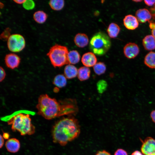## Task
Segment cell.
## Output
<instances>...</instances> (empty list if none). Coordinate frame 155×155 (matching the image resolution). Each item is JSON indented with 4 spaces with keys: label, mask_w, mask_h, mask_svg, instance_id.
Masks as SVG:
<instances>
[{
    "label": "cell",
    "mask_w": 155,
    "mask_h": 155,
    "mask_svg": "<svg viewBox=\"0 0 155 155\" xmlns=\"http://www.w3.org/2000/svg\"><path fill=\"white\" fill-rule=\"evenodd\" d=\"M36 108L38 114L47 119L64 115L75 114L78 111L75 100L67 99L58 101L47 94L39 96Z\"/></svg>",
    "instance_id": "cell-1"
},
{
    "label": "cell",
    "mask_w": 155,
    "mask_h": 155,
    "mask_svg": "<svg viewBox=\"0 0 155 155\" xmlns=\"http://www.w3.org/2000/svg\"><path fill=\"white\" fill-rule=\"evenodd\" d=\"M80 127L78 120L72 116L58 121L52 130L53 142L62 146L74 140L79 136Z\"/></svg>",
    "instance_id": "cell-2"
},
{
    "label": "cell",
    "mask_w": 155,
    "mask_h": 155,
    "mask_svg": "<svg viewBox=\"0 0 155 155\" xmlns=\"http://www.w3.org/2000/svg\"><path fill=\"white\" fill-rule=\"evenodd\" d=\"M7 123L9 125H11L13 131H17L21 135H31L35 132V127L28 114L19 113L11 118Z\"/></svg>",
    "instance_id": "cell-3"
},
{
    "label": "cell",
    "mask_w": 155,
    "mask_h": 155,
    "mask_svg": "<svg viewBox=\"0 0 155 155\" xmlns=\"http://www.w3.org/2000/svg\"><path fill=\"white\" fill-rule=\"evenodd\" d=\"M110 39L105 33L101 32L95 34L90 39L89 44L90 50L98 56L104 55L110 48Z\"/></svg>",
    "instance_id": "cell-4"
},
{
    "label": "cell",
    "mask_w": 155,
    "mask_h": 155,
    "mask_svg": "<svg viewBox=\"0 0 155 155\" xmlns=\"http://www.w3.org/2000/svg\"><path fill=\"white\" fill-rule=\"evenodd\" d=\"M67 47L55 44L50 49L47 55L51 64L55 67H60L68 64L67 55L68 53Z\"/></svg>",
    "instance_id": "cell-5"
},
{
    "label": "cell",
    "mask_w": 155,
    "mask_h": 155,
    "mask_svg": "<svg viewBox=\"0 0 155 155\" xmlns=\"http://www.w3.org/2000/svg\"><path fill=\"white\" fill-rule=\"evenodd\" d=\"M26 42L24 37L19 34L11 35L7 40V46L9 50L13 53L22 51L25 48Z\"/></svg>",
    "instance_id": "cell-6"
},
{
    "label": "cell",
    "mask_w": 155,
    "mask_h": 155,
    "mask_svg": "<svg viewBox=\"0 0 155 155\" xmlns=\"http://www.w3.org/2000/svg\"><path fill=\"white\" fill-rule=\"evenodd\" d=\"M142 142L141 151L144 155H155V139L148 137Z\"/></svg>",
    "instance_id": "cell-7"
},
{
    "label": "cell",
    "mask_w": 155,
    "mask_h": 155,
    "mask_svg": "<svg viewBox=\"0 0 155 155\" xmlns=\"http://www.w3.org/2000/svg\"><path fill=\"white\" fill-rule=\"evenodd\" d=\"M140 52L138 46L134 43L129 42L126 44L123 48V52L125 56L127 58H135Z\"/></svg>",
    "instance_id": "cell-8"
},
{
    "label": "cell",
    "mask_w": 155,
    "mask_h": 155,
    "mask_svg": "<svg viewBox=\"0 0 155 155\" xmlns=\"http://www.w3.org/2000/svg\"><path fill=\"white\" fill-rule=\"evenodd\" d=\"M5 61L8 67L13 69L18 67L20 63V59L16 54L10 53L5 55Z\"/></svg>",
    "instance_id": "cell-9"
},
{
    "label": "cell",
    "mask_w": 155,
    "mask_h": 155,
    "mask_svg": "<svg viewBox=\"0 0 155 155\" xmlns=\"http://www.w3.org/2000/svg\"><path fill=\"white\" fill-rule=\"evenodd\" d=\"M124 25L128 29L133 30L139 26V22L136 17L131 15L126 16L123 20Z\"/></svg>",
    "instance_id": "cell-10"
},
{
    "label": "cell",
    "mask_w": 155,
    "mask_h": 155,
    "mask_svg": "<svg viewBox=\"0 0 155 155\" xmlns=\"http://www.w3.org/2000/svg\"><path fill=\"white\" fill-rule=\"evenodd\" d=\"M81 61L82 64L85 67H91L96 64L97 59L94 53L88 52L83 55Z\"/></svg>",
    "instance_id": "cell-11"
},
{
    "label": "cell",
    "mask_w": 155,
    "mask_h": 155,
    "mask_svg": "<svg viewBox=\"0 0 155 155\" xmlns=\"http://www.w3.org/2000/svg\"><path fill=\"white\" fill-rule=\"evenodd\" d=\"M135 17L140 22L144 23L151 19L152 15L148 9L143 8L140 9L136 11Z\"/></svg>",
    "instance_id": "cell-12"
},
{
    "label": "cell",
    "mask_w": 155,
    "mask_h": 155,
    "mask_svg": "<svg viewBox=\"0 0 155 155\" xmlns=\"http://www.w3.org/2000/svg\"><path fill=\"white\" fill-rule=\"evenodd\" d=\"M5 146L8 151L15 153L19 151L20 144L18 140L15 138H12L8 140L6 142Z\"/></svg>",
    "instance_id": "cell-13"
},
{
    "label": "cell",
    "mask_w": 155,
    "mask_h": 155,
    "mask_svg": "<svg viewBox=\"0 0 155 155\" xmlns=\"http://www.w3.org/2000/svg\"><path fill=\"white\" fill-rule=\"evenodd\" d=\"M74 42L78 46L83 48L88 44L89 39L88 36L84 33H78L75 36L74 38Z\"/></svg>",
    "instance_id": "cell-14"
},
{
    "label": "cell",
    "mask_w": 155,
    "mask_h": 155,
    "mask_svg": "<svg viewBox=\"0 0 155 155\" xmlns=\"http://www.w3.org/2000/svg\"><path fill=\"white\" fill-rule=\"evenodd\" d=\"M142 44L144 49L148 51L155 49V38L152 35H148L142 40Z\"/></svg>",
    "instance_id": "cell-15"
},
{
    "label": "cell",
    "mask_w": 155,
    "mask_h": 155,
    "mask_svg": "<svg viewBox=\"0 0 155 155\" xmlns=\"http://www.w3.org/2000/svg\"><path fill=\"white\" fill-rule=\"evenodd\" d=\"M78 71L74 66L70 64L68 65L64 68V75L66 78L68 79L74 78L78 75Z\"/></svg>",
    "instance_id": "cell-16"
},
{
    "label": "cell",
    "mask_w": 155,
    "mask_h": 155,
    "mask_svg": "<svg viewBox=\"0 0 155 155\" xmlns=\"http://www.w3.org/2000/svg\"><path fill=\"white\" fill-rule=\"evenodd\" d=\"M145 64L151 69H155V52L151 51L145 56L144 61Z\"/></svg>",
    "instance_id": "cell-17"
},
{
    "label": "cell",
    "mask_w": 155,
    "mask_h": 155,
    "mask_svg": "<svg viewBox=\"0 0 155 155\" xmlns=\"http://www.w3.org/2000/svg\"><path fill=\"white\" fill-rule=\"evenodd\" d=\"M90 70L86 67H82L80 68L78 71V76L80 81L88 80L90 77Z\"/></svg>",
    "instance_id": "cell-18"
},
{
    "label": "cell",
    "mask_w": 155,
    "mask_h": 155,
    "mask_svg": "<svg viewBox=\"0 0 155 155\" xmlns=\"http://www.w3.org/2000/svg\"><path fill=\"white\" fill-rule=\"evenodd\" d=\"M120 30V28L117 24L112 23L109 25L107 31L109 37L114 38L117 36Z\"/></svg>",
    "instance_id": "cell-19"
},
{
    "label": "cell",
    "mask_w": 155,
    "mask_h": 155,
    "mask_svg": "<svg viewBox=\"0 0 155 155\" xmlns=\"http://www.w3.org/2000/svg\"><path fill=\"white\" fill-rule=\"evenodd\" d=\"M80 55L77 51L72 50L70 51L67 55L68 64H75L80 61Z\"/></svg>",
    "instance_id": "cell-20"
},
{
    "label": "cell",
    "mask_w": 155,
    "mask_h": 155,
    "mask_svg": "<svg viewBox=\"0 0 155 155\" xmlns=\"http://www.w3.org/2000/svg\"><path fill=\"white\" fill-rule=\"evenodd\" d=\"M67 81L66 78L63 74H59L56 75L54 78L53 84L59 88H62L66 85Z\"/></svg>",
    "instance_id": "cell-21"
},
{
    "label": "cell",
    "mask_w": 155,
    "mask_h": 155,
    "mask_svg": "<svg viewBox=\"0 0 155 155\" xmlns=\"http://www.w3.org/2000/svg\"><path fill=\"white\" fill-rule=\"evenodd\" d=\"M47 15L44 12L39 10L35 12L33 15L34 21L37 23L42 24L44 23L47 18Z\"/></svg>",
    "instance_id": "cell-22"
},
{
    "label": "cell",
    "mask_w": 155,
    "mask_h": 155,
    "mask_svg": "<svg viewBox=\"0 0 155 155\" xmlns=\"http://www.w3.org/2000/svg\"><path fill=\"white\" fill-rule=\"evenodd\" d=\"M51 8L53 10L59 11L63 7L64 1L63 0H51L49 3Z\"/></svg>",
    "instance_id": "cell-23"
},
{
    "label": "cell",
    "mask_w": 155,
    "mask_h": 155,
    "mask_svg": "<svg viewBox=\"0 0 155 155\" xmlns=\"http://www.w3.org/2000/svg\"><path fill=\"white\" fill-rule=\"evenodd\" d=\"M95 73L98 75H100L104 73L106 69V67L104 63L102 62L96 63L93 67Z\"/></svg>",
    "instance_id": "cell-24"
},
{
    "label": "cell",
    "mask_w": 155,
    "mask_h": 155,
    "mask_svg": "<svg viewBox=\"0 0 155 155\" xmlns=\"http://www.w3.org/2000/svg\"><path fill=\"white\" fill-rule=\"evenodd\" d=\"M96 85L97 90L100 93H102L106 90L108 85L107 82L104 80L99 81Z\"/></svg>",
    "instance_id": "cell-25"
},
{
    "label": "cell",
    "mask_w": 155,
    "mask_h": 155,
    "mask_svg": "<svg viewBox=\"0 0 155 155\" xmlns=\"http://www.w3.org/2000/svg\"><path fill=\"white\" fill-rule=\"evenodd\" d=\"M22 5L23 7L27 10L32 9L35 6V2L34 1L31 0H26Z\"/></svg>",
    "instance_id": "cell-26"
},
{
    "label": "cell",
    "mask_w": 155,
    "mask_h": 155,
    "mask_svg": "<svg viewBox=\"0 0 155 155\" xmlns=\"http://www.w3.org/2000/svg\"><path fill=\"white\" fill-rule=\"evenodd\" d=\"M10 31L11 30L9 28H6L1 34V38L4 40H7L11 35Z\"/></svg>",
    "instance_id": "cell-27"
},
{
    "label": "cell",
    "mask_w": 155,
    "mask_h": 155,
    "mask_svg": "<svg viewBox=\"0 0 155 155\" xmlns=\"http://www.w3.org/2000/svg\"><path fill=\"white\" fill-rule=\"evenodd\" d=\"M114 155H128L126 151L122 149H118L115 152Z\"/></svg>",
    "instance_id": "cell-28"
},
{
    "label": "cell",
    "mask_w": 155,
    "mask_h": 155,
    "mask_svg": "<svg viewBox=\"0 0 155 155\" xmlns=\"http://www.w3.org/2000/svg\"><path fill=\"white\" fill-rule=\"evenodd\" d=\"M0 81L1 82L5 79L6 76V73L4 69L1 66L0 67Z\"/></svg>",
    "instance_id": "cell-29"
},
{
    "label": "cell",
    "mask_w": 155,
    "mask_h": 155,
    "mask_svg": "<svg viewBox=\"0 0 155 155\" xmlns=\"http://www.w3.org/2000/svg\"><path fill=\"white\" fill-rule=\"evenodd\" d=\"M95 155H111L108 152L105 150L98 151Z\"/></svg>",
    "instance_id": "cell-30"
},
{
    "label": "cell",
    "mask_w": 155,
    "mask_h": 155,
    "mask_svg": "<svg viewBox=\"0 0 155 155\" xmlns=\"http://www.w3.org/2000/svg\"><path fill=\"white\" fill-rule=\"evenodd\" d=\"M145 3L148 6H152L155 3V0H144Z\"/></svg>",
    "instance_id": "cell-31"
},
{
    "label": "cell",
    "mask_w": 155,
    "mask_h": 155,
    "mask_svg": "<svg viewBox=\"0 0 155 155\" xmlns=\"http://www.w3.org/2000/svg\"><path fill=\"white\" fill-rule=\"evenodd\" d=\"M150 116L152 121L155 123V110H154L151 112Z\"/></svg>",
    "instance_id": "cell-32"
},
{
    "label": "cell",
    "mask_w": 155,
    "mask_h": 155,
    "mask_svg": "<svg viewBox=\"0 0 155 155\" xmlns=\"http://www.w3.org/2000/svg\"><path fill=\"white\" fill-rule=\"evenodd\" d=\"M0 148H1L3 146L4 144V140L3 137L1 135H0Z\"/></svg>",
    "instance_id": "cell-33"
},
{
    "label": "cell",
    "mask_w": 155,
    "mask_h": 155,
    "mask_svg": "<svg viewBox=\"0 0 155 155\" xmlns=\"http://www.w3.org/2000/svg\"><path fill=\"white\" fill-rule=\"evenodd\" d=\"M131 155H144L142 152L138 150H136L133 152Z\"/></svg>",
    "instance_id": "cell-34"
},
{
    "label": "cell",
    "mask_w": 155,
    "mask_h": 155,
    "mask_svg": "<svg viewBox=\"0 0 155 155\" xmlns=\"http://www.w3.org/2000/svg\"><path fill=\"white\" fill-rule=\"evenodd\" d=\"M25 0H13V1H14L15 3H16L19 4H23V3L25 2Z\"/></svg>",
    "instance_id": "cell-35"
},
{
    "label": "cell",
    "mask_w": 155,
    "mask_h": 155,
    "mask_svg": "<svg viewBox=\"0 0 155 155\" xmlns=\"http://www.w3.org/2000/svg\"><path fill=\"white\" fill-rule=\"evenodd\" d=\"M3 137L5 139H8L9 137V135L7 133H4L3 135Z\"/></svg>",
    "instance_id": "cell-36"
},
{
    "label": "cell",
    "mask_w": 155,
    "mask_h": 155,
    "mask_svg": "<svg viewBox=\"0 0 155 155\" xmlns=\"http://www.w3.org/2000/svg\"><path fill=\"white\" fill-rule=\"evenodd\" d=\"M152 35L155 38V26L152 29Z\"/></svg>",
    "instance_id": "cell-37"
},
{
    "label": "cell",
    "mask_w": 155,
    "mask_h": 155,
    "mask_svg": "<svg viewBox=\"0 0 155 155\" xmlns=\"http://www.w3.org/2000/svg\"><path fill=\"white\" fill-rule=\"evenodd\" d=\"M133 1L135 2H141L142 1V0H133Z\"/></svg>",
    "instance_id": "cell-38"
}]
</instances>
